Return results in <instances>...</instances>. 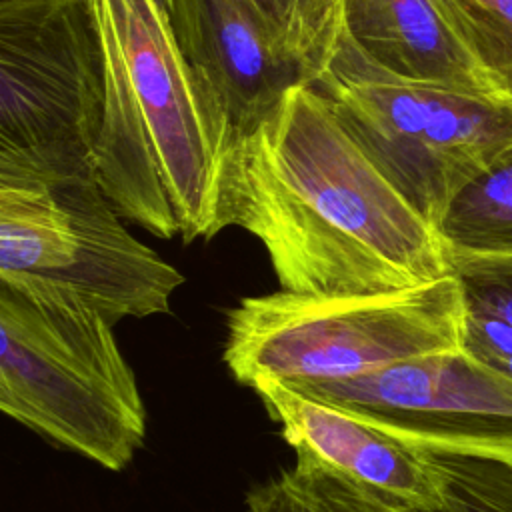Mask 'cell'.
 Instances as JSON below:
<instances>
[{
	"label": "cell",
	"mask_w": 512,
	"mask_h": 512,
	"mask_svg": "<svg viewBox=\"0 0 512 512\" xmlns=\"http://www.w3.org/2000/svg\"><path fill=\"white\" fill-rule=\"evenodd\" d=\"M220 224L260 240L284 290L376 292L452 272L436 228L312 84L292 86L264 120L234 136Z\"/></svg>",
	"instance_id": "6da1fadb"
},
{
	"label": "cell",
	"mask_w": 512,
	"mask_h": 512,
	"mask_svg": "<svg viewBox=\"0 0 512 512\" xmlns=\"http://www.w3.org/2000/svg\"><path fill=\"white\" fill-rule=\"evenodd\" d=\"M102 44L104 104L92 162L124 220L184 244L222 232L236 136L184 56L158 0H88Z\"/></svg>",
	"instance_id": "7a4b0ae2"
},
{
	"label": "cell",
	"mask_w": 512,
	"mask_h": 512,
	"mask_svg": "<svg viewBox=\"0 0 512 512\" xmlns=\"http://www.w3.org/2000/svg\"><path fill=\"white\" fill-rule=\"evenodd\" d=\"M114 324L70 284L0 272V410L120 472L144 446L146 408Z\"/></svg>",
	"instance_id": "3957f363"
},
{
	"label": "cell",
	"mask_w": 512,
	"mask_h": 512,
	"mask_svg": "<svg viewBox=\"0 0 512 512\" xmlns=\"http://www.w3.org/2000/svg\"><path fill=\"white\" fill-rule=\"evenodd\" d=\"M464 294L454 272L350 294L276 290L226 314L222 360L236 382H336L462 342Z\"/></svg>",
	"instance_id": "277c9868"
},
{
	"label": "cell",
	"mask_w": 512,
	"mask_h": 512,
	"mask_svg": "<svg viewBox=\"0 0 512 512\" xmlns=\"http://www.w3.org/2000/svg\"><path fill=\"white\" fill-rule=\"evenodd\" d=\"M122 220L94 164L0 156V272L70 284L114 322L170 314L184 274Z\"/></svg>",
	"instance_id": "5b68a950"
},
{
	"label": "cell",
	"mask_w": 512,
	"mask_h": 512,
	"mask_svg": "<svg viewBox=\"0 0 512 512\" xmlns=\"http://www.w3.org/2000/svg\"><path fill=\"white\" fill-rule=\"evenodd\" d=\"M312 86L434 228L458 190L512 146L510 104L398 76L346 30Z\"/></svg>",
	"instance_id": "8992f818"
},
{
	"label": "cell",
	"mask_w": 512,
	"mask_h": 512,
	"mask_svg": "<svg viewBox=\"0 0 512 512\" xmlns=\"http://www.w3.org/2000/svg\"><path fill=\"white\" fill-rule=\"evenodd\" d=\"M104 62L88 0L0 4V156L94 164Z\"/></svg>",
	"instance_id": "52a82bcc"
},
{
	"label": "cell",
	"mask_w": 512,
	"mask_h": 512,
	"mask_svg": "<svg viewBox=\"0 0 512 512\" xmlns=\"http://www.w3.org/2000/svg\"><path fill=\"white\" fill-rule=\"evenodd\" d=\"M288 386L362 412L416 448L512 464V380L462 346L350 380Z\"/></svg>",
	"instance_id": "ba28073f"
},
{
	"label": "cell",
	"mask_w": 512,
	"mask_h": 512,
	"mask_svg": "<svg viewBox=\"0 0 512 512\" xmlns=\"http://www.w3.org/2000/svg\"><path fill=\"white\" fill-rule=\"evenodd\" d=\"M252 390L298 458L394 502L444 510L442 478L430 458L370 416L276 380Z\"/></svg>",
	"instance_id": "9c48e42d"
},
{
	"label": "cell",
	"mask_w": 512,
	"mask_h": 512,
	"mask_svg": "<svg viewBox=\"0 0 512 512\" xmlns=\"http://www.w3.org/2000/svg\"><path fill=\"white\" fill-rule=\"evenodd\" d=\"M176 40L236 134L254 128L304 84L250 0H170Z\"/></svg>",
	"instance_id": "30bf717a"
},
{
	"label": "cell",
	"mask_w": 512,
	"mask_h": 512,
	"mask_svg": "<svg viewBox=\"0 0 512 512\" xmlns=\"http://www.w3.org/2000/svg\"><path fill=\"white\" fill-rule=\"evenodd\" d=\"M344 30L398 76L506 102L438 0H346Z\"/></svg>",
	"instance_id": "8fae6325"
},
{
	"label": "cell",
	"mask_w": 512,
	"mask_h": 512,
	"mask_svg": "<svg viewBox=\"0 0 512 512\" xmlns=\"http://www.w3.org/2000/svg\"><path fill=\"white\" fill-rule=\"evenodd\" d=\"M436 232L448 262L512 258V146L458 190Z\"/></svg>",
	"instance_id": "7c38bea8"
},
{
	"label": "cell",
	"mask_w": 512,
	"mask_h": 512,
	"mask_svg": "<svg viewBox=\"0 0 512 512\" xmlns=\"http://www.w3.org/2000/svg\"><path fill=\"white\" fill-rule=\"evenodd\" d=\"M248 512H432L394 502L348 482L308 458L290 470L252 486L246 494Z\"/></svg>",
	"instance_id": "4fadbf2b"
},
{
	"label": "cell",
	"mask_w": 512,
	"mask_h": 512,
	"mask_svg": "<svg viewBox=\"0 0 512 512\" xmlns=\"http://www.w3.org/2000/svg\"><path fill=\"white\" fill-rule=\"evenodd\" d=\"M304 84H314L344 34L346 0H250Z\"/></svg>",
	"instance_id": "5bb4252c"
},
{
	"label": "cell",
	"mask_w": 512,
	"mask_h": 512,
	"mask_svg": "<svg viewBox=\"0 0 512 512\" xmlns=\"http://www.w3.org/2000/svg\"><path fill=\"white\" fill-rule=\"evenodd\" d=\"M458 34L512 106V0H438Z\"/></svg>",
	"instance_id": "9a60e30c"
},
{
	"label": "cell",
	"mask_w": 512,
	"mask_h": 512,
	"mask_svg": "<svg viewBox=\"0 0 512 512\" xmlns=\"http://www.w3.org/2000/svg\"><path fill=\"white\" fill-rule=\"evenodd\" d=\"M426 454L442 478V512H512V464L442 450Z\"/></svg>",
	"instance_id": "2e32d148"
},
{
	"label": "cell",
	"mask_w": 512,
	"mask_h": 512,
	"mask_svg": "<svg viewBox=\"0 0 512 512\" xmlns=\"http://www.w3.org/2000/svg\"><path fill=\"white\" fill-rule=\"evenodd\" d=\"M450 266L468 306L512 324V258H458Z\"/></svg>",
	"instance_id": "e0dca14e"
},
{
	"label": "cell",
	"mask_w": 512,
	"mask_h": 512,
	"mask_svg": "<svg viewBox=\"0 0 512 512\" xmlns=\"http://www.w3.org/2000/svg\"><path fill=\"white\" fill-rule=\"evenodd\" d=\"M460 346L482 364L512 380V324L464 302Z\"/></svg>",
	"instance_id": "ac0fdd59"
},
{
	"label": "cell",
	"mask_w": 512,
	"mask_h": 512,
	"mask_svg": "<svg viewBox=\"0 0 512 512\" xmlns=\"http://www.w3.org/2000/svg\"><path fill=\"white\" fill-rule=\"evenodd\" d=\"M166 10H170V0H158Z\"/></svg>",
	"instance_id": "d6986e66"
},
{
	"label": "cell",
	"mask_w": 512,
	"mask_h": 512,
	"mask_svg": "<svg viewBox=\"0 0 512 512\" xmlns=\"http://www.w3.org/2000/svg\"><path fill=\"white\" fill-rule=\"evenodd\" d=\"M4 2H16V0H0V4H4Z\"/></svg>",
	"instance_id": "ffe728a7"
}]
</instances>
